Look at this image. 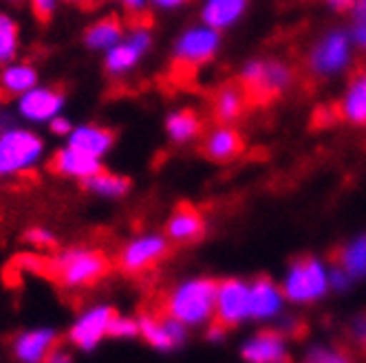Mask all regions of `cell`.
<instances>
[{
  "mask_svg": "<svg viewBox=\"0 0 366 363\" xmlns=\"http://www.w3.org/2000/svg\"><path fill=\"white\" fill-rule=\"evenodd\" d=\"M357 14H360V16H366V0H360V5H357Z\"/></svg>",
  "mask_w": 366,
  "mask_h": 363,
  "instance_id": "f35d334b",
  "label": "cell"
},
{
  "mask_svg": "<svg viewBox=\"0 0 366 363\" xmlns=\"http://www.w3.org/2000/svg\"><path fill=\"white\" fill-rule=\"evenodd\" d=\"M349 62V40L345 34L327 36L311 56V66L318 73H335Z\"/></svg>",
  "mask_w": 366,
  "mask_h": 363,
  "instance_id": "ac0fdd59",
  "label": "cell"
},
{
  "mask_svg": "<svg viewBox=\"0 0 366 363\" xmlns=\"http://www.w3.org/2000/svg\"><path fill=\"white\" fill-rule=\"evenodd\" d=\"M353 38L360 46H366V16H360L355 29H353Z\"/></svg>",
  "mask_w": 366,
  "mask_h": 363,
  "instance_id": "d590c367",
  "label": "cell"
},
{
  "mask_svg": "<svg viewBox=\"0 0 366 363\" xmlns=\"http://www.w3.org/2000/svg\"><path fill=\"white\" fill-rule=\"evenodd\" d=\"M152 44V36L146 24H135L126 38H122L119 44H115L111 51H107L104 58V66L111 75H126L133 71L137 62L144 58V53Z\"/></svg>",
  "mask_w": 366,
  "mask_h": 363,
  "instance_id": "ba28073f",
  "label": "cell"
},
{
  "mask_svg": "<svg viewBox=\"0 0 366 363\" xmlns=\"http://www.w3.org/2000/svg\"><path fill=\"white\" fill-rule=\"evenodd\" d=\"M292 80V73L276 62H249L243 68L241 86L249 103H263L274 99Z\"/></svg>",
  "mask_w": 366,
  "mask_h": 363,
  "instance_id": "52a82bcc",
  "label": "cell"
},
{
  "mask_svg": "<svg viewBox=\"0 0 366 363\" xmlns=\"http://www.w3.org/2000/svg\"><path fill=\"white\" fill-rule=\"evenodd\" d=\"M329 3H333V5H337V7H347L351 0H329Z\"/></svg>",
  "mask_w": 366,
  "mask_h": 363,
  "instance_id": "ab89813d",
  "label": "cell"
},
{
  "mask_svg": "<svg viewBox=\"0 0 366 363\" xmlns=\"http://www.w3.org/2000/svg\"><path fill=\"white\" fill-rule=\"evenodd\" d=\"M249 103L243 86H225L219 91L217 99H214V117L221 123H229L234 119H239L245 111V106Z\"/></svg>",
  "mask_w": 366,
  "mask_h": 363,
  "instance_id": "d4e9b609",
  "label": "cell"
},
{
  "mask_svg": "<svg viewBox=\"0 0 366 363\" xmlns=\"http://www.w3.org/2000/svg\"><path fill=\"white\" fill-rule=\"evenodd\" d=\"M113 143H115V133L109 131V128L95 126V123L77 126L69 135V145L89 154V157H93V159L104 157V154L113 148Z\"/></svg>",
  "mask_w": 366,
  "mask_h": 363,
  "instance_id": "e0dca14e",
  "label": "cell"
},
{
  "mask_svg": "<svg viewBox=\"0 0 366 363\" xmlns=\"http://www.w3.org/2000/svg\"><path fill=\"white\" fill-rule=\"evenodd\" d=\"M172 245L166 236H157V233H148V236H139L130 240L126 247H122L117 255V267L126 275H144L152 271L157 265H162L170 255Z\"/></svg>",
  "mask_w": 366,
  "mask_h": 363,
  "instance_id": "8992f818",
  "label": "cell"
},
{
  "mask_svg": "<svg viewBox=\"0 0 366 363\" xmlns=\"http://www.w3.org/2000/svg\"><path fill=\"white\" fill-rule=\"evenodd\" d=\"M71 3H89V0H71Z\"/></svg>",
  "mask_w": 366,
  "mask_h": 363,
  "instance_id": "60d3db41",
  "label": "cell"
},
{
  "mask_svg": "<svg viewBox=\"0 0 366 363\" xmlns=\"http://www.w3.org/2000/svg\"><path fill=\"white\" fill-rule=\"evenodd\" d=\"M62 108H64V93L49 86H36L34 91L24 93L18 101L20 115L36 123L60 117Z\"/></svg>",
  "mask_w": 366,
  "mask_h": 363,
  "instance_id": "7c38bea8",
  "label": "cell"
},
{
  "mask_svg": "<svg viewBox=\"0 0 366 363\" xmlns=\"http://www.w3.org/2000/svg\"><path fill=\"white\" fill-rule=\"evenodd\" d=\"M219 282L212 277H197L179 284L162 300V313L170 315L183 326H201L212 322Z\"/></svg>",
  "mask_w": 366,
  "mask_h": 363,
  "instance_id": "6da1fadb",
  "label": "cell"
},
{
  "mask_svg": "<svg viewBox=\"0 0 366 363\" xmlns=\"http://www.w3.org/2000/svg\"><path fill=\"white\" fill-rule=\"evenodd\" d=\"M24 240H27L29 245H34L36 249H54L56 242H58L54 233H51L49 229H44V227L27 229V233H24Z\"/></svg>",
  "mask_w": 366,
  "mask_h": 363,
  "instance_id": "1f68e13d",
  "label": "cell"
},
{
  "mask_svg": "<svg viewBox=\"0 0 366 363\" xmlns=\"http://www.w3.org/2000/svg\"><path fill=\"white\" fill-rule=\"evenodd\" d=\"M150 3L159 9H174V7H181L183 3H188V0H150Z\"/></svg>",
  "mask_w": 366,
  "mask_h": 363,
  "instance_id": "74e56055",
  "label": "cell"
},
{
  "mask_svg": "<svg viewBox=\"0 0 366 363\" xmlns=\"http://www.w3.org/2000/svg\"><path fill=\"white\" fill-rule=\"evenodd\" d=\"M82 188L89 190L91 194L104 196V198H122L124 194H128L130 190V180L111 172H99L86 180H82Z\"/></svg>",
  "mask_w": 366,
  "mask_h": 363,
  "instance_id": "4316f807",
  "label": "cell"
},
{
  "mask_svg": "<svg viewBox=\"0 0 366 363\" xmlns=\"http://www.w3.org/2000/svg\"><path fill=\"white\" fill-rule=\"evenodd\" d=\"M111 269L109 257L97 249L71 247L51 257L49 277L58 282L62 289L80 291L95 287L99 280L107 277Z\"/></svg>",
  "mask_w": 366,
  "mask_h": 363,
  "instance_id": "7a4b0ae2",
  "label": "cell"
},
{
  "mask_svg": "<svg viewBox=\"0 0 366 363\" xmlns=\"http://www.w3.org/2000/svg\"><path fill=\"white\" fill-rule=\"evenodd\" d=\"M351 339L357 348L366 350V315L357 317L353 324H351Z\"/></svg>",
  "mask_w": 366,
  "mask_h": 363,
  "instance_id": "d6a6232c",
  "label": "cell"
},
{
  "mask_svg": "<svg viewBox=\"0 0 366 363\" xmlns=\"http://www.w3.org/2000/svg\"><path fill=\"white\" fill-rule=\"evenodd\" d=\"M49 170L58 176L86 180V178L102 172V163H99V159H93V157H89V154L66 145L54 154V159L49 161Z\"/></svg>",
  "mask_w": 366,
  "mask_h": 363,
  "instance_id": "2e32d148",
  "label": "cell"
},
{
  "mask_svg": "<svg viewBox=\"0 0 366 363\" xmlns=\"http://www.w3.org/2000/svg\"><path fill=\"white\" fill-rule=\"evenodd\" d=\"M342 117L353 123H366V73H362L351 84L342 101Z\"/></svg>",
  "mask_w": 366,
  "mask_h": 363,
  "instance_id": "83f0119b",
  "label": "cell"
},
{
  "mask_svg": "<svg viewBox=\"0 0 366 363\" xmlns=\"http://www.w3.org/2000/svg\"><path fill=\"white\" fill-rule=\"evenodd\" d=\"M280 291L287 300H292L296 304H311L325 295L327 273L316 257L302 255L292 265Z\"/></svg>",
  "mask_w": 366,
  "mask_h": 363,
  "instance_id": "5b68a950",
  "label": "cell"
},
{
  "mask_svg": "<svg viewBox=\"0 0 366 363\" xmlns=\"http://www.w3.org/2000/svg\"><path fill=\"white\" fill-rule=\"evenodd\" d=\"M282 291L269 275H258L249 284V317L265 319L280 308Z\"/></svg>",
  "mask_w": 366,
  "mask_h": 363,
  "instance_id": "d6986e66",
  "label": "cell"
},
{
  "mask_svg": "<svg viewBox=\"0 0 366 363\" xmlns=\"http://www.w3.org/2000/svg\"><path fill=\"white\" fill-rule=\"evenodd\" d=\"M241 357L247 363H294L285 348V334L276 328H263L245 344Z\"/></svg>",
  "mask_w": 366,
  "mask_h": 363,
  "instance_id": "4fadbf2b",
  "label": "cell"
},
{
  "mask_svg": "<svg viewBox=\"0 0 366 363\" xmlns=\"http://www.w3.org/2000/svg\"><path fill=\"white\" fill-rule=\"evenodd\" d=\"M302 363H355V357L349 348H313Z\"/></svg>",
  "mask_w": 366,
  "mask_h": 363,
  "instance_id": "f546056e",
  "label": "cell"
},
{
  "mask_svg": "<svg viewBox=\"0 0 366 363\" xmlns=\"http://www.w3.org/2000/svg\"><path fill=\"white\" fill-rule=\"evenodd\" d=\"M249 317V284L241 280H221L214 315L207 328V339L219 342L223 334L237 328L243 319Z\"/></svg>",
  "mask_w": 366,
  "mask_h": 363,
  "instance_id": "3957f363",
  "label": "cell"
},
{
  "mask_svg": "<svg viewBox=\"0 0 366 363\" xmlns=\"http://www.w3.org/2000/svg\"><path fill=\"white\" fill-rule=\"evenodd\" d=\"M205 218L190 203H181L166 223V238L170 245H192L203 238Z\"/></svg>",
  "mask_w": 366,
  "mask_h": 363,
  "instance_id": "5bb4252c",
  "label": "cell"
},
{
  "mask_svg": "<svg viewBox=\"0 0 366 363\" xmlns=\"http://www.w3.org/2000/svg\"><path fill=\"white\" fill-rule=\"evenodd\" d=\"M329 257L335 267V273H340L342 277L366 275V236L357 238L351 245L335 247Z\"/></svg>",
  "mask_w": 366,
  "mask_h": 363,
  "instance_id": "44dd1931",
  "label": "cell"
},
{
  "mask_svg": "<svg viewBox=\"0 0 366 363\" xmlns=\"http://www.w3.org/2000/svg\"><path fill=\"white\" fill-rule=\"evenodd\" d=\"M166 131H168V137L174 141V143H188L192 139L199 137L201 133V119L194 111H177L168 117L166 121Z\"/></svg>",
  "mask_w": 366,
  "mask_h": 363,
  "instance_id": "484cf974",
  "label": "cell"
},
{
  "mask_svg": "<svg viewBox=\"0 0 366 363\" xmlns=\"http://www.w3.org/2000/svg\"><path fill=\"white\" fill-rule=\"evenodd\" d=\"M139 334L144 342L157 350H174L186 342V326L172 319L170 315L162 313L159 308L154 313H146L137 319Z\"/></svg>",
  "mask_w": 366,
  "mask_h": 363,
  "instance_id": "9c48e42d",
  "label": "cell"
},
{
  "mask_svg": "<svg viewBox=\"0 0 366 363\" xmlns=\"http://www.w3.org/2000/svg\"><path fill=\"white\" fill-rule=\"evenodd\" d=\"M243 137L229 126H221L207 135L203 143V154L214 163H229L243 152Z\"/></svg>",
  "mask_w": 366,
  "mask_h": 363,
  "instance_id": "ffe728a7",
  "label": "cell"
},
{
  "mask_svg": "<svg viewBox=\"0 0 366 363\" xmlns=\"http://www.w3.org/2000/svg\"><path fill=\"white\" fill-rule=\"evenodd\" d=\"M58 346V332L36 328L14 337L11 352L18 363H44L46 354Z\"/></svg>",
  "mask_w": 366,
  "mask_h": 363,
  "instance_id": "9a60e30c",
  "label": "cell"
},
{
  "mask_svg": "<svg viewBox=\"0 0 366 363\" xmlns=\"http://www.w3.org/2000/svg\"><path fill=\"white\" fill-rule=\"evenodd\" d=\"M44 363H73V354H71L62 344H58L54 350H51V352L46 354Z\"/></svg>",
  "mask_w": 366,
  "mask_h": 363,
  "instance_id": "836d02e7",
  "label": "cell"
},
{
  "mask_svg": "<svg viewBox=\"0 0 366 363\" xmlns=\"http://www.w3.org/2000/svg\"><path fill=\"white\" fill-rule=\"evenodd\" d=\"M115 317V310L111 306H95L82 317H77V322L69 330V342L77 346L80 350H93L104 337L109 334V324Z\"/></svg>",
  "mask_w": 366,
  "mask_h": 363,
  "instance_id": "8fae6325",
  "label": "cell"
},
{
  "mask_svg": "<svg viewBox=\"0 0 366 363\" xmlns=\"http://www.w3.org/2000/svg\"><path fill=\"white\" fill-rule=\"evenodd\" d=\"M247 0H205L203 5V22L205 27L214 31L229 27L232 22H237L241 14L245 11Z\"/></svg>",
  "mask_w": 366,
  "mask_h": 363,
  "instance_id": "603a6c76",
  "label": "cell"
},
{
  "mask_svg": "<svg viewBox=\"0 0 366 363\" xmlns=\"http://www.w3.org/2000/svg\"><path fill=\"white\" fill-rule=\"evenodd\" d=\"M49 126H51V133H54V135H60V137H64V135H71V131H73L71 121H69V119H64V117H56V119H51V121H49Z\"/></svg>",
  "mask_w": 366,
  "mask_h": 363,
  "instance_id": "e575fe53",
  "label": "cell"
},
{
  "mask_svg": "<svg viewBox=\"0 0 366 363\" xmlns=\"http://www.w3.org/2000/svg\"><path fill=\"white\" fill-rule=\"evenodd\" d=\"M20 46V29L11 16L0 14V66L14 62Z\"/></svg>",
  "mask_w": 366,
  "mask_h": 363,
  "instance_id": "f1b7e54d",
  "label": "cell"
},
{
  "mask_svg": "<svg viewBox=\"0 0 366 363\" xmlns=\"http://www.w3.org/2000/svg\"><path fill=\"white\" fill-rule=\"evenodd\" d=\"M137 334H139V324L135 319L119 317L115 313V317L109 324V337H113V339H130V337H137Z\"/></svg>",
  "mask_w": 366,
  "mask_h": 363,
  "instance_id": "4dcf8cb0",
  "label": "cell"
},
{
  "mask_svg": "<svg viewBox=\"0 0 366 363\" xmlns=\"http://www.w3.org/2000/svg\"><path fill=\"white\" fill-rule=\"evenodd\" d=\"M146 3H148V0H122L124 9H126L128 14H133V16L142 14V11L146 9Z\"/></svg>",
  "mask_w": 366,
  "mask_h": 363,
  "instance_id": "8d00e7d4",
  "label": "cell"
},
{
  "mask_svg": "<svg viewBox=\"0 0 366 363\" xmlns=\"http://www.w3.org/2000/svg\"><path fill=\"white\" fill-rule=\"evenodd\" d=\"M124 38V24L117 16L102 18L93 22L84 34V42L93 51H111Z\"/></svg>",
  "mask_w": 366,
  "mask_h": 363,
  "instance_id": "cb8c5ba5",
  "label": "cell"
},
{
  "mask_svg": "<svg viewBox=\"0 0 366 363\" xmlns=\"http://www.w3.org/2000/svg\"><path fill=\"white\" fill-rule=\"evenodd\" d=\"M9 3H20V0H9Z\"/></svg>",
  "mask_w": 366,
  "mask_h": 363,
  "instance_id": "b9f144b4",
  "label": "cell"
},
{
  "mask_svg": "<svg viewBox=\"0 0 366 363\" xmlns=\"http://www.w3.org/2000/svg\"><path fill=\"white\" fill-rule=\"evenodd\" d=\"M38 86V71L27 62H11L0 71V88L5 95L22 97Z\"/></svg>",
  "mask_w": 366,
  "mask_h": 363,
  "instance_id": "7402d4cb",
  "label": "cell"
},
{
  "mask_svg": "<svg viewBox=\"0 0 366 363\" xmlns=\"http://www.w3.org/2000/svg\"><path fill=\"white\" fill-rule=\"evenodd\" d=\"M219 48V31L210 27H192L174 44V58L183 66H199L210 60Z\"/></svg>",
  "mask_w": 366,
  "mask_h": 363,
  "instance_id": "30bf717a",
  "label": "cell"
},
{
  "mask_svg": "<svg viewBox=\"0 0 366 363\" xmlns=\"http://www.w3.org/2000/svg\"><path fill=\"white\" fill-rule=\"evenodd\" d=\"M44 152V143L29 131L11 128L0 135V176L18 174L34 168Z\"/></svg>",
  "mask_w": 366,
  "mask_h": 363,
  "instance_id": "277c9868",
  "label": "cell"
}]
</instances>
